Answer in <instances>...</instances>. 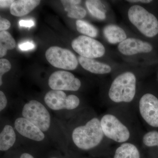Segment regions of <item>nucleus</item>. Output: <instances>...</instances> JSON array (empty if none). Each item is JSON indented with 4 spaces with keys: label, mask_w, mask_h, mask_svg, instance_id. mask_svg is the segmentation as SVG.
I'll list each match as a JSON object with an SVG mask.
<instances>
[{
    "label": "nucleus",
    "mask_w": 158,
    "mask_h": 158,
    "mask_svg": "<svg viewBox=\"0 0 158 158\" xmlns=\"http://www.w3.org/2000/svg\"><path fill=\"white\" fill-rule=\"evenodd\" d=\"M22 116L31 122L56 144H69L62 123L53 118L42 103L31 100L23 107Z\"/></svg>",
    "instance_id": "nucleus-1"
},
{
    "label": "nucleus",
    "mask_w": 158,
    "mask_h": 158,
    "mask_svg": "<svg viewBox=\"0 0 158 158\" xmlns=\"http://www.w3.org/2000/svg\"><path fill=\"white\" fill-rule=\"evenodd\" d=\"M62 125L68 141L70 139L73 144L79 149H93L99 145L103 139L104 134L100 120L97 117L90 118L85 124L73 126L67 123Z\"/></svg>",
    "instance_id": "nucleus-2"
},
{
    "label": "nucleus",
    "mask_w": 158,
    "mask_h": 158,
    "mask_svg": "<svg viewBox=\"0 0 158 158\" xmlns=\"http://www.w3.org/2000/svg\"><path fill=\"white\" fill-rule=\"evenodd\" d=\"M136 78L134 73L127 72L119 75L112 82L109 96L116 103L132 101L136 94Z\"/></svg>",
    "instance_id": "nucleus-3"
},
{
    "label": "nucleus",
    "mask_w": 158,
    "mask_h": 158,
    "mask_svg": "<svg viewBox=\"0 0 158 158\" xmlns=\"http://www.w3.org/2000/svg\"><path fill=\"white\" fill-rule=\"evenodd\" d=\"M130 21L138 31L148 37L158 34V20L154 15L138 5L131 6L128 11Z\"/></svg>",
    "instance_id": "nucleus-4"
},
{
    "label": "nucleus",
    "mask_w": 158,
    "mask_h": 158,
    "mask_svg": "<svg viewBox=\"0 0 158 158\" xmlns=\"http://www.w3.org/2000/svg\"><path fill=\"white\" fill-rule=\"evenodd\" d=\"M44 102L47 106L55 111H72L77 109L80 100L76 95H67L62 90H52L46 94Z\"/></svg>",
    "instance_id": "nucleus-5"
},
{
    "label": "nucleus",
    "mask_w": 158,
    "mask_h": 158,
    "mask_svg": "<svg viewBox=\"0 0 158 158\" xmlns=\"http://www.w3.org/2000/svg\"><path fill=\"white\" fill-rule=\"evenodd\" d=\"M100 122L103 132L107 138L118 143H124L129 139V130L116 116L106 114Z\"/></svg>",
    "instance_id": "nucleus-6"
},
{
    "label": "nucleus",
    "mask_w": 158,
    "mask_h": 158,
    "mask_svg": "<svg viewBox=\"0 0 158 158\" xmlns=\"http://www.w3.org/2000/svg\"><path fill=\"white\" fill-rule=\"evenodd\" d=\"M45 57L50 64L56 68L72 70L78 65L76 56L71 51L59 47L49 48L46 52Z\"/></svg>",
    "instance_id": "nucleus-7"
},
{
    "label": "nucleus",
    "mask_w": 158,
    "mask_h": 158,
    "mask_svg": "<svg viewBox=\"0 0 158 158\" xmlns=\"http://www.w3.org/2000/svg\"><path fill=\"white\" fill-rule=\"evenodd\" d=\"M72 47L80 56L89 59L103 56L106 52L105 47L101 43L85 35H81L74 39Z\"/></svg>",
    "instance_id": "nucleus-8"
},
{
    "label": "nucleus",
    "mask_w": 158,
    "mask_h": 158,
    "mask_svg": "<svg viewBox=\"0 0 158 158\" xmlns=\"http://www.w3.org/2000/svg\"><path fill=\"white\" fill-rule=\"evenodd\" d=\"M48 85L52 90L75 91L80 89L81 83L70 72L57 71L51 74L48 80Z\"/></svg>",
    "instance_id": "nucleus-9"
},
{
    "label": "nucleus",
    "mask_w": 158,
    "mask_h": 158,
    "mask_svg": "<svg viewBox=\"0 0 158 158\" xmlns=\"http://www.w3.org/2000/svg\"><path fill=\"white\" fill-rule=\"evenodd\" d=\"M139 108L144 121L152 127H158V99L151 94H145L140 99Z\"/></svg>",
    "instance_id": "nucleus-10"
},
{
    "label": "nucleus",
    "mask_w": 158,
    "mask_h": 158,
    "mask_svg": "<svg viewBox=\"0 0 158 158\" xmlns=\"http://www.w3.org/2000/svg\"><path fill=\"white\" fill-rule=\"evenodd\" d=\"M14 127L20 135L35 142H42L46 137L36 126L22 116L15 120Z\"/></svg>",
    "instance_id": "nucleus-11"
},
{
    "label": "nucleus",
    "mask_w": 158,
    "mask_h": 158,
    "mask_svg": "<svg viewBox=\"0 0 158 158\" xmlns=\"http://www.w3.org/2000/svg\"><path fill=\"white\" fill-rule=\"evenodd\" d=\"M118 51L125 56H133L138 53H147L151 52L152 46L149 43L135 38H128L120 43Z\"/></svg>",
    "instance_id": "nucleus-12"
},
{
    "label": "nucleus",
    "mask_w": 158,
    "mask_h": 158,
    "mask_svg": "<svg viewBox=\"0 0 158 158\" xmlns=\"http://www.w3.org/2000/svg\"><path fill=\"white\" fill-rule=\"evenodd\" d=\"M39 0H18L14 1L10 8V13L17 17L28 14L39 5Z\"/></svg>",
    "instance_id": "nucleus-13"
},
{
    "label": "nucleus",
    "mask_w": 158,
    "mask_h": 158,
    "mask_svg": "<svg viewBox=\"0 0 158 158\" xmlns=\"http://www.w3.org/2000/svg\"><path fill=\"white\" fill-rule=\"evenodd\" d=\"M78 62L84 69L91 73L104 74L110 73L112 70L109 65L99 62L94 59L80 56L78 58Z\"/></svg>",
    "instance_id": "nucleus-14"
},
{
    "label": "nucleus",
    "mask_w": 158,
    "mask_h": 158,
    "mask_svg": "<svg viewBox=\"0 0 158 158\" xmlns=\"http://www.w3.org/2000/svg\"><path fill=\"white\" fill-rule=\"evenodd\" d=\"M16 141V131L10 124L4 126L0 133V150L6 152L14 146Z\"/></svg>",
    "instance_id": "nucleus-15"
},
{
    "label": "nucleus",
    "mask_w": 158,
    "mask_h": 158,
    "mask_svg": "<svg viewBox=\"0 0 158 158\" xmlns=\"http://www.w3.org/2000/svg\"><path fill=\"white\" fill-rule=\"evenodd\" d=\"M103 33L108 42L112 44L120 43L127 39V34L124 30L116 25H108L105 27Z\"/></svg>",
    "instance_id": "nucleus-16"
},
{
    "label": "nucleus",
    "mask_w": 158,
    "mask_h": 158,
    "mask_svg": "<svg viewBox=\"0 0 158 158\" xmlns=\"http://www.w3.org/2000/svg\"><path fill=\"white\" fill-rule=\"evenodd\" d=\"M114 158H140V152L134 144L124 143L116 149Z\"/></svg>",
    "instance_id": "nucleus-17"
},
{
    "label": "nucleus",
    "mask_w": 158,
    "mask_h": 158,
    "mask_svg": "<svg viewBox=\"0 0 158 158\" xmlns=\"http://www.w3.org/2000/svg\"><path fill=\"white\" fill-rule=\"evenodd\" d=\"M16 42L11 34L6 31L0 32V57L6 56L8 50L15 48Z\"/></svg>",
    "instance_id": "nucleus-18"
},
{
    "label": "nucleus",
    "mask_w": 158,
    "mask_h": 158,
    "mask_svg": "<svg viewBox=\"0 0 158 158\" xmlns=\"http://www.w3.org/2000/svg\"><path fill=\"white\" fill-rule=\"evenodd\" d=\"M65 11H67V15L71 18L81 19L86 16V11L81 6L72 4L69 0L61 1Z\"/></svg>",
    "instance_id": "nucleus-19"
},
{
    "label": "nucleus",
    "mask_w": 158,
    "mask_h": 158,
    "mask_svg": "<svg viewBox=\"0 0 158 158\" xmlns=\"http://www.w3.org/2000/svg\"><path fill=\"white\" fill-rule=\"evenodd\" d=\"M77 29L81 34L90 37H96L98 31L95 27L85 20L79 19L76 21Z\"/></svg>",
    "instance_id": "nucleus-20"
},
{
    "label": "nucleus",
    "mask_w": 158,
    "mask_h": 158,
    "mask_svg": "<svg viewBox=\"0 0 158 158\" xmlns=\"http://www.w3.org/2000/svg\"><path fill=\"white\" fill-rule=\"evenodd\" d=\"M85 4L88 11L94 17L100 20H104L106 18L105 12L100 9L102 6L100 1L88 0L86 1Z\"/></svg>",
    "instance_id": "nucleus-21"
},
{
    "label": "nucleus",
    "mask_w": 158,
    "mask_h": 158,
    "mask_svg": "<svg viewBox=\"0 0 158 158\" xmlns=\"http://www.w3.org/2000/svg\"><path fill=\"white\" fill-rule=\"evenodd\" d=\"M143 144L148 147H158V132L152 131L146 133L142 139Z\"/></svg>",
    "instance_id": "nucleus-22"
},
{
    "label": "nucleus",
    "mask_w": 158,
    "mask_h": 158,
    "mask_svg": "<svg viewBox=\"0 0 158 158\" xmlns=\"http://www.w3.org/2000/svg\"><path fill=\"white\" fill-rule=\"evenodd\" d=\"M11 64L9 60L5 59H0V85H2V76L11 68Z\"/></svg>",
    "instance_id": "nucleus-23"
},
{
    "label": "nucleus",
    "mask_w": 158,
    "mask_h": 158,
    "mask_svg": "<svg viewBox=\"0 0 158 158\" xmlns=\"http://www.w3.org/2000/svg\"><path fill=\"white\" fill-rule=\"evenodd\" d=\"M8 105V100L5 93L2 90L0 91V111L5 110Z\"/></svg>",
    "instance_id": "nucleus-24"
},
{
    "label": "nucleus",
    "mask_w": 158,
    "mask_h": 158,
    "mask_svg": "<svg viewBox=\"0 0 158 158\" xmlns=\"http://www.w3.org/2000/svg\"><path fill=\"white\" fill-rule=\"evenodd\" d=\"M11 26V23L6 19L1 18L0 19V31H5L8 30Z\"/></svg>",
    "instance_id": "nucleus-25"
},
{
    "label": "nucleus",
    "mask_w": 158,
    "mask_h": 158,
    "mask_svg": "<svg viewBox=\"0 0 158 158\" xmlns=\"http://www.w3.org/2000/svg\"><path fill=\"white\" fill-rule=\"evenodd\" d=\"M19 48L21 50L28 51L34 49L35 48V45L32 43L27 42L19 44Z\"/></svg>",
    "instance_id": "nucleus-26"
},
{
    "label": "nucleus",
    "mask_w": 158,
    "mask_h": 158,
    "mask_svg": "<svg viewBox=\"0 0 158 158\" xmlns=\"http://www.w3.org/2000/svg\"><path fill=\"white\" fill-rule=\"evenodd\" d=\"M19 25L20 27L30 28L34 25V23L32 20H21L19 22Z\"/></svg>",
    "instance_id": "nucleus-27"
},
{
    "label": "nucleus",
    "mask_w": 158,
    "mask_h": 158,
    "mask_svg": "<svg viewBox=\"0 0 158 158\" xmlns=\"http://www.w3.org/2000/svg\"><path fill=\"white\" fill-rule=\"evenodd\" d=\"M14 1L12 0H1L0 1V6L1 8L11 7Z\"/></svg>",
    "instance_id": "nucleus-28"
},
{
    "label": "nucleus",
    "mask_w": 158,
    "mask_h": 158,
    "mask_svg": "<svg viewBox=\"0 0 158 158\" xmlns=\"http://www.w3.org/2000/svg\"><path fill=\"white\" fill-rule=\"evenodd\" d=\"M127 2L133 3H149L151 2L152 1L151 0H129L127 1Z\"/></svg>",
    "instance_id": "nucleus-29"
},
{
    "label": "nucleus",
    "mask_w": 158,
    "mask_h": 158,
    "mask_svg": "<svg viewBox=\"0 0 158 158\" xmlns=\"http://www.w3.org/2000/svg\"><path fill=\"white\" fill-rule=\"evenodd\" d=\"M20 158H34V156L28 153L25 152L21 155Z\"/></svg>",
    "instance_id": "nucleus-30"
},
{
    "label": "nucleus",
    "mask_w": 158,
    "mask_h": 158,
    "mask_svg": "<svg viewBox=\"0 0 158 158\" xmlns=\"http://www.w3.org/2000/svg\"><path fill=\"white\" fill-rule=\"evenodd\" d=\"M69 2L75 5H77L81 3V1L79 0H69Z\"/></svg>",
    "instance_id": "nucleus-31"
},
{
    "label": "nucleus",
    "mask_w": 158,
    "mask_h": 158,
    "mask_svg": "<svg viewBox=\"0 0 158 158\" xmlns=\"http://www.w3.org/2000/svg\"></svg>",
    "instance_id": "nucleus-32"
}]
</instances>
